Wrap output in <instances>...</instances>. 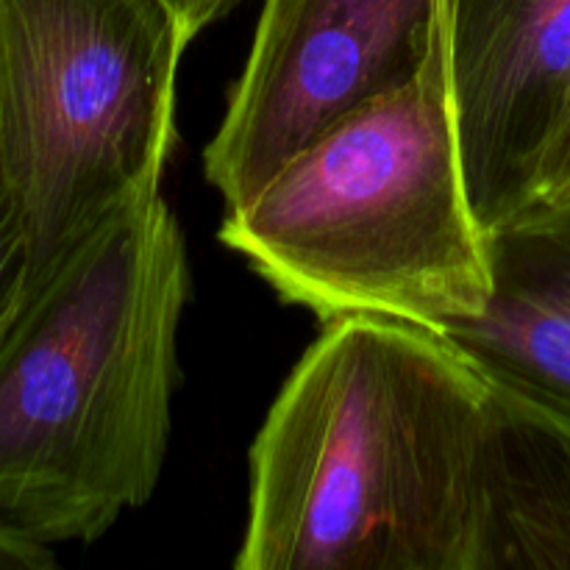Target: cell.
<instances>
[{"mask_svg": "<svg viewBox=\"0 0 570 570\" xmlns=\"http://www.w3.org/2000/svg\"><path fill=\"white\" fill-rule=\"evenodd\" d=\"M488 379L440 332L326 323L248 454L237 570H471Z\"/></svg>", "mask_w": 570, "mask_h": 570, "instance_id": "6da1fadb", "label": "cell"}, {"mask_svg": "<svg viewBox=\"0 0 570 570\" xmlns=\"http://www.w3.org/2000/svg\"><path fill=\"white\" fill-rule=\"evenodd\" d=\"M189 262L161 195L89 237L0 343V527L92 543L165 468Z\"/></svg>", "mask_w": 570, "mask_h": 570, "instance_id": "7a4b0ae2", "label": "cell"}, {"mask_svg": "<svg viewBox=\"0 0 570 570\" xmlns=\"http://www.w3.org/2000/svg\"><path fill=\"white\" fill-rule=\"evenodd\" d=\"M220 243L284 301L332 323L390 317L440 332L490 295L449 83V26L412 81L348 111L226 209Z\"/></svg>", "mask_w": 570, "mask_h": 570, "instance_id": "3957f363", "label": "cell"}, {"mask_svg": "<svg viewBox=\"0 0 570 570\" xmlns=\"http://www.w3.org/2000/svg\"><path fill=\"white\" fill-rule=\"evenodd\" d=\"M187 45L161 0H0V161L26 234V301L159 195Z\"/></svg>", "mask_w": 570, "mask_h": 570, "instance_id": "277c9868", "label": "cell"}, {"mask_svg": "<svg viewBox=\"0 0 570 570\" xmlns=\"http://www.w3.org/2000/svg\"><path fill=\"white\" fill-rule=\"evenodd\" d=\"M451 0H265L226 115L204 150L226 209L315 134L423 70Z\"/></svg>", "mask_w": 570, "mask_h": 570, "instance_id": "5b68a950", "label": "cell"}, {"mask_svg": "<svg viewBox=\"0 0 570 570\" xmlns=\"http://www.w3.org/2000/svg\"><path fill=\"white\" fill-rule=\"evenodd\" d=\"M449 83L468 198L493 234L538 204L570 92V0H451Z\"/></svg>", "mask_w": 570, "mask_h": 570, "instance_id": "8992f818", "label": "cell"}, {"mask_svg": "<svg viewBox=\"0 0 570 570\" xmlns=\"http://www.w3.org/2000/svg\"><path fill=\"white\" fill-rule=\"evenodd\" d=\"M490 295L440 328L488 379L570 415V209H529L488 234Z\"/></svg>", "mask_w": 570, "mask_h": 570, "instance_id": "52a82bcc", "label": "cell"}, {"mask_svg": "<svg viewBox=\"0 0 570 570\" xmlns=\"http://www.w3.org/2000/svg\"><path fill=\"white\" fill-rule=\"evenodd\" d=\"M471 570H570V415L495 379L473 484Z\"/></svg>", "mask_w": 570, "mask_h": 570, "instance_id": "ba28073f", "label": "cell"}, {"mask_svg": "<svg viewBox=\"0 0 570 570\" xmlns=\"http://www.w3.org/2000/svg\"><path fill=\"white\" fill-rule=\"evenodd\" d=\"M28 248L14 195L0 161V343L26 304Z\"/></svg>", "mask_w": 570, "mask_h": 570, "instance_id": "9c48e42d", "label": "cell"}, {"mask_svg": "<svg viewBox=\"0 0 570 570\" xmlns=\"http://www.w3.org/2000/svg\"><path fill=\"white\" fill-rule=\"evenodd\" d=\"M534 209H570V92L540 159Z\"/></svg>", "mask_w": 570, "mask_h": 570, "instance_id": "30bf717a", "label": "cell"}, {"mask_svg": "<svg viewBox=\"0 0 570 570\" xmlns=\"http://www.w3.org/2000/svg\"><path fill=\"white\" fill-rule=\"evenodd\" d=\"M56 554L50 546L33 543L22 534L0 527V570H50Z\"/></svg>", "mask_w": 570, "mask_h": 570, "instance_id": "8fae6325", "label": "cell"}, {"mask_svg": "<svg viewBox=\"0 0 570 570\" xmlns=\"http://www.w3.org/2000/svg\"><path fill=\"white\" fill-rule=\"evenodd\" d=\"M167 9L173 11V17L181 26V33L187 42H193L200 31L212 26L215 20L226 17L239 0H161Z\"/></svg>", "mask_w": 570, "mask_h": 570, "instance_id": "7c38bea8", "label": "cell"}]
</instances>
